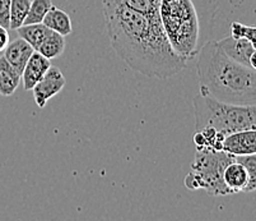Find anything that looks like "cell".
Returning a JSON list of instances; mask_svg holds the SVG:
<instances>
[{
  "mask_svg": "<svg viewBox=\"0 0 256 221\" xmlns=\"http://www.w3.org/2000/svg\"><path fill=\"white\" fill-rule=\"evenodd\" d=\"M236 161L244 165L248 174V184L246 192H254L256 188V155L250 153V155L236 156Z\"/></svg>",
  "mask_w": 256,
  "mask_h": 221,
  "instance_id": "obj_19",
  "label": "cell"
},
{
  "mask_svg": "<svg viewBox=\"0 0 256 221\" xmlns=\"http://www.w3.org/2000/svg\"><path fill=\"white\" fill-rule=\"evenodd\" d=\"M194 143L196 146V148L206 147V138H204V134L200 131H195L194 134Z\"/></svg>",
  "mask_w": 256,
  "mask_h": 221,
  "instance_id": "obj_23",
  "label": "cell"
},
{
  "mask_svg": "<svg viewBox=\"0 0 256 221\" xmlns=\"http://www.w3.org/2000/svg\"><path fill=\"white\" fill-rule=\"evenodd\" d=\"M217 44L223 53L234 62L256 69L255 44L248 41V39H234L232 36L224 37L222 40L217 41Z\"/></svg>",
  "mask_w": 256,
  "mask_h": 221,
  "instance_id": "obj_7",
  "label": "cell"
},
{
  "mask_svg": "<svg viewBox=\"0 0 256 221\" xmlns=\"http://www.w3.org/2000/svg\"><path fill=\"white\" fill-rule=\"evenodd\" d=\"M65 49V39L62 35L58 34V32L51 31L50 34L46 36L44 43L38 48V53L42 54L44 57L48 58V60L56 59L60 55L64 53Z\"/></svg>",
  "mask_w": 256,
  "mask_h": 221,
  "instance_id": "obj_15",
  "label": "cell"
},
{
  "mask_svg": "<svg viewBox=\"0 0 256 221\" xmlns=\"http://www.w3.org/2000/svg\"><path fill=\"white\" fill-rule=\"evenodd\" d=\"M50 67L51 62L48 58L44 57L42 54H40L38 51H34V54L31 55V58L26 64L24 69H23L22 74H20L23 88L26 91H31L34 87V85L45 76V73L48 71Z\"/></svg>",
  "mask_w": 256,
  "mask_h": 221,
  "instance_id": "obj_9",
  "label": "cell"
},
{
  "mask_svg": "<svg viewBox=\"0 0 256 221\" xmlns=\"http://www.w3.org/2000/svg\"><path fill=\"white\" fill-rule=\"evenodd\" d=\"M104 23L111 46L132 71L158 80H168L188 66L174 53L160 23L116 0H102Z\"/></svg>",
  "mask_w": 256,
  "mask_h": 221,
  "instance_id": "obj_1",
  "label": "cell"
},
{
  "mask_svg": "<svg viewBox=\"0 0 256 221\" xmlns=\"http://www.w3.org/2000/svg\"><path fill=\"white\" fill-rule=\"evenodd\" d=\"M17 32L20 39L28 43L34 50L37 51L51 30H48L44 23H32V25H22L18 27Z\"/></svg>",
  "mask_w": 256,
  "mask_h": 221,
  "instance_id": "obj_14",
  "label": "cell"
},
{
  "mask_svg": "<svg viewBox=\"0 0 256 221\" xmlns=\"http://www.w3.org/2000/svg\"><path fill=\"white\" fill-rule=\"evenodd\" d=\"M34 48L20 37V39L12 41V43L6 45V48L4 49L3 57L6 58V62L12 67H14L22 74L26 64H27L28 59L31 58V55L34 54Z\"/></svg>",
  "mask_w": 256,
  "mask_h": 221,
  "instance_id": "obj_10",
  "label": "cell"
},
{
  "mask_svg": "<svg viewBox=\"0 0 256 221\" xmlns=\"http://www.w3.org/2000/svg\"><path fill=\"white\" fill-rule=\"evenodd\" d=\"M9 44V34L8 30L4 29L3 26H0V53L4 51L6 45Z\"/></svg>",
  "mask_w": 256,
  "mask_h": 221,
  "instance_id": "obj_22",
  "label": "cell"
},
{
  "mask_svg": "<svg viewBox=\"0 0 256 221\" xmlns=\"http://www.w3.org/2000/svg\"><path fill=\"white\" fill-rule=\"evenodd\" d=\"M12 0H0V26L9 29V12H10Z\"/></svg>",
  "mask_w": 256,
  "mask_h": 221,
  "instance_id": "obj_21",
  "label": "cell"
},
{
  "mask_svg": "<svg viewBox=\"0 0 256 221\" xmlns=\"http://www.w3.org/2000/svg\"><path fill=\"white\" fill-rule=\"evenodd\" d=\"M200 92L234 105H256L255 69L226 55L217 41L209 40L198 53Z\"/></svg>",
  "mask_w": 256,
  "mask_h": 221,
  "instance_id": "obj_2",
  "label": "cell"
},
{
  "mask_svg": "<svg viewBox=\"0 0 256 221\" xmlns=\"http://www.w3.org/2000/svg\"><path fill=\"white\" fill-rule=\"evenodd\" d=\"M52 7L51 0H32L28 13L23 25H32V23H42L44 17Z\"/></svg>",
  "mask_w": 256,
  "mask_h": 221,
  "instance_id": "obj_18",
  "label": "cell"
},
{
  "mask_svg": "<svg viewBox=\"0 0 256 221\" xmlns=\"http://www.w3.org/2000/svg\"><path fill=\"white\" fill-rule=\"evenodd\" d=\"M222 151L234 156L256 153V129L238 131L226 136Z\"/></svg>",
  "mask_w": 256,
  "mask_h": 221,
  "instance_id": "obj_8",
  "label": "cell"
},
{
  "mask_svg": "<svg viewBox=\"0 0 256 221\" xmlns=\"http://www.w3.org/2000/svg\"><path fill=\"white\" fill-rule=\"evenodd\" d=\"M65 83H66V81H65L62 72L56 67L51 66L45 73V76L31 90L34 92V97L37 106L40 109L45 108L48 100L52 99L54 96H56L60 91L64 88Z\"/></svg>",
  "mask_w": 256,
  "mask_h": 221,
  "instance_id": "obj_6",
  "label": "cell"
},
{
  "mask_svg": "<svg viewBox=\"0 0 256 221\" xmlns=\"http://www.w3.org/2000/svg\"><path fill=\"white\" fill-rule=\"evenodd\" d=\"M42 23L48 30L58 32V34L62 35V36H68L73 31V23H72V20L68 13L54 6L46 13V16L42 20Z\"/></svg>",
  "mask_w": 256,
  "mask_h": 221,
  "instance_id": "obj_12",
  "label": "cell"
},
{
  "mask_svg": "<svg viewBox=\"0 0 256 221\" xmlns=\"http://www.w3.org/2000/svg\"><path fill=\"white\" fill-rule=\"evenodd\" d=\"M218 0H160V18L174 53L194 59L213 32Z\"/></svg>",
  "mask_w": 256,
  "mask_h": 221,
  "instance_id": "obj_3",
  "label": "cell"
},
{
  "mask_svg": "<svg viewBox=\"0 0 256 221\" xmlns=\"http://www.w3.org/2000/svg\"><path fill=\"white\" fill-rule=\"evenodd\" d=\"M231 34L234 39H248L255 44L256 30L254 26H245L240 22H234L231 25Z\"/></svg>",
  "mask_w": 256,
  "mask_h": 221,
  "instance_id": "obj_20",
  "label": "cell"
},
{
  "mask_svg": "<svg viewBox=\"0 0 256 221\" xmlns=\"http://www.w3.org/2000/svg\"><path fill=\"white\" fill-rule=\"evenodd\" d=\"M31 0H12L9 12V29L17 30L23 25L28 13Z\"/></svg>",
  "mask_w": 256,
  "mask_h": 221,
  "instance_id": "obj_16",
  "label": "cell"
},
{
  "mask_svg": "<svg viewBox=\"0 0 256 221\" xmlns=\"http://www.w3.org/2000/svg\"><path fill=\"white\" fill-rule=\"evenodd\" d=\"M234 161H236V156L224 151L196 148L192 171L185 178V185L192 190L206 189L210 196H228L231 192L223 181V171Z\"/></svg>",
  "mask_w": 256,
  "mask_h": 221,
  "instance_id": "obj_5",
  "label": "cell"
},
{
  "mask_svg": "<svg viewBox=\"0 0 256 221\" xmlns=\"http://www.w3.org/2000/svg\"><path fill=\"white\" fill-rule=\"evenodd\" d=\"M20 83V73L4 57L0 58V96H12Z\"/></svg>",
  "mask_w": 256,
  "mask_h": 221,
  "instance_id": "obj_13",
  "label": "cell"
},
{
  "mask_svg": "<svg viewBox=\"0 0 256 221\" xmlns=\"http://www.w3.org/2000/svg\"><path fill=\"white\" fill-rule=\"evenodd\" d=\"M223 181L226 187L232 193L246 192L248 184V174L245 166L240 162L234 161L226 166L223 171Z\"/></svg>",
  "mask_w": 256,
  "mask_h": 221,
  "instance_id": "obj_11",
  "label": "cell"
},
{
  "mask_svg": "<svg viewBox=\"0 0 256 221\" xmlns=\"http://www.w3.org/2000/svg\"><path fill=\"white\" fill-rule=\"evenodd\" d=\"M118 3L134 11H138L150 17L160 18V0H116Z\"/></svg>",
  "mask_w": 256,
  "mask_h": 221,
  "instance_id": "obj_17",
  "label": "cell"
},
{
  "mask_svg": "<svg viewBox=\"0 0 256 221\" xmlns=\"http://www.w3.org/2000/svg\"><path fill=\"white\" fill-rule=\"evenodd\" d=\"M195 131L210 127L224 136L256 129V105H234L198 92L194 96Z\"/></svg>",
  "mask_w": 256,
  "mask_h": 221,
  "instance_id": "obj_4",
  "label": "cell"
}]
</instances>
